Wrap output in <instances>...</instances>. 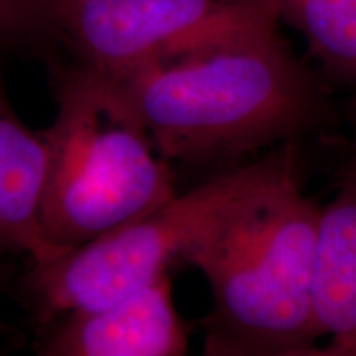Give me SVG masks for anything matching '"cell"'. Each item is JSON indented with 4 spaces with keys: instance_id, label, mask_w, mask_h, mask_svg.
Instances as JSON below:
<instances>
[{
    "instance_id": "cell-8",
    "label": "cell",
    "mask_w": 356,
    "mask_h": 356,
    "mask_svg": "<svg viewBox=\"0 0 356 356\" xmlns=\"http://www.w3.org/2000/svg\"><path fill=\"white\" fill-rule=\"evenodd\" d=\"M314 310L322 337L317 356H356V165L322 208L314 275Z\"/></svg>"
},
{
    "instance_id": "cell-1",
    "label": "cell",
    "mask_w": 356,
    "mask_h": 356,
    "mask_svg": "<svg viewBox=\"0 0 356 356\" xmlns=\"http://www.w3.org/2000/svg\"><path fill=\"white\" fill-rule=\"evenodd\" d=\"M113 76L170 165H226L332 127L335 118L279 32Z\"/></svg>"
},
{
    "instance_id": "cell-4",
    "label": "cell",
    "mask_w": 356,
    "mask_h": 356,
    "mask_svg": "<svg viewBox=\"0 0 356 356\" xmlns=\"http://www.w3.org/2000/svg\"><path fill=\"white\" fill-rule=\"evenodd\" d=\"M297 152V142L246 167L225 168L197 188L55 259L32 264L25 287L40 325L70 312L113 304L170 273L185 251L244 193Z\"/></svg>"
},
{
    "instance_id": "cell-12",
    "label": "cell",
    "mask_w": 356,
    "mask_h": 356,
    "mask_svg": "<svg viewBox=\"0 0 356 356\" xmlns=\"http://www.w3.org/2000/svg\"><path fill=\"white\" fill-rule=\"evenodd\" d=\"M267 2H269V3H270V7H273L274 10H275V7H277L280 2H284V0H267Z\"/></svg>"
},
{
    "instance_id": "cell-11",
    "label": "cell",
    "mask_w": 356,
    "mask_h": 356,
    "mask_svg": "<svg viewBox=\"0 0 356 356\" xmlns=\"http://www.w3.org/2000/svg\"><path fill=\"white\" fill-rule=\"evenodd\" d=\"M348 119L351 121V124L356 127V92H355V96L351 97V101L348 104Z\"/></svg>"
},
{
    "instance_id": "cell-5",
    "label": "cell",
    "mask_w": 356,
    "mask_h": 356,
    "mask_svg": "<svg viewBox=\"0 0 356 356\" xmlns=\"http://www.w3.org/2000/svg\"><path fill=\"white\" fill-rule=\"evenodd\" d=\"M267 0H53L74 61L111 74L279 32Z\"/></svg>"
},
{
    "instance_id": "cell-7",
    "label": "cell",
    "mask_w": 356,
    "mask_h": 356,
    "mask_svg": "<svg viewBox=\"0 0 356 356\" xmlns=\"http://www.w3.org/2000/svg\"><path fill=\"white\" fill-rule=\"evenodd\" d=\"M0 50V259L26 256L43 264L61 252L40 225L48 147L43 129L22 121L8 97Z\"/></svg>"
},
{
    "instance_id": "cell-13",
    "label": "cell",
    "mask_w": 356,
    "mask_h": 356,
    "mask_svg": "<svg viewBox=\"0 0 356 356\" xmlns=\"http://www.w3.org/2000/svg\"><path fill=\"white\" fill-rule=\"evenodd\" d=\"M0 333H2V327H0Z\"/></svg>"
},
{
    "instance_id": "cell-6",
    "label": "cell",
    "mask_w": 356,
    "mask_h": 356,
    "mask_svg": "<svg viewBox=\"0 0 356 356\" xmlns=\"http://www.w3.org/2000/svg\"><path fill=\"white\" fill-rule=\"evenodd\" d=\"M63 317L40 355L180 356L188 350V333L173 304L170 273L113 304Z\"/></svg>"
},
{
    "instance_id": "cell-2",
    "label": "cell",
    "mask_w": 356,
    "mask_h": 356,
    "mask_svg": "<svg viewBox=\"0 0 356 356\" xmlns=\"http://www.w3.org/2000/svg\"><path fill=\"white\" fill-rule=\"evenodd\" d=\"M322 207L302 193L296 155L236 200L186 249L211 291L204 355L317 356L314 275Z\"/></svg>"
},
{
    "instance_id": "cell-10",
    "label": "cell",
    "mask_w": 356,
    "mask_h": 356,
    "mask_svg": "<svg viewBox=\"0 0 356 356\" xmlns=\"http://www.w3.org/2000/svg\"><path fill=\"white\" fill-rule=\"evenodd\" d=\"M58 44L53 0H0V50L47 55Z\"/></svg>"
},
{
    "instance_id": "cell-9",
    "label": "cell",
    "mask_w": 356,
    "mask_h": 356,
    "mask_svg": "<svg viewBox=\"0 0 356 356\" xmlns=\"http://www.w3.org/2000/svg\"><path fill=\"white\" fill-rule=\"evenodd\" d=\"M275 13L304 35L327 74L356 83V0H284Z\"/></svg>"
},
{
    "instance_id": "cell-3",
    "label": "cell",
    "mask_w": 356,
    "mask_h": 356,
    "mask_svg": "<svg viewBox=\"0 0 356 356\" xmlns=\"http://www.w3.org/2000/svg\"><path fill=\"white\" fill-rule=\"evenodd\" d=\"M56 115L48 147L40 225L63 254L154 211L178 193L121 81L71 61L51 66Z\"/></svg>"
},
{
    "instance_id": "cell-14",
    "label": "cell",
    "mask_w": 356,
    "mask_h": 356,
    "mask_svg": "<svg viewBox=\"0 0 356 356\" xmlns=\"http://www.w3.org/2000/svg\"><path fill=\"white\" fill-rule=\"evenodd\" d=\"M355 165H356V163H355Z\"/></svg>"
}]
</instances>
